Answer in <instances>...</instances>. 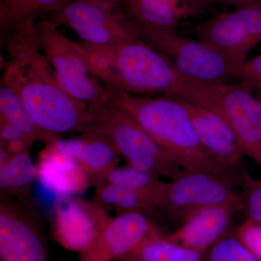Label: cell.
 <instances>
[{
  "label": "cell",
  "instance_id": "obj_34",
  "mask_svg": "<svg viewBox=\"0 0 261 261\" xmlns=\"http://www.w3.org/2000/svg\"><path fill=\"white\" fill-rule=\"evenodd\" d=\"M68 261H70V260H68Z\"/></svg>",
  "mask_w": 261,
  "mask_h": 261
},
{
  "label": "cell",
  "instance_id": "obj_6",
  "mask_svg": "<svg viewBox=\"0 0 261 261\" xmlns=\"http://www.w3.org/2000/svg\"><path fill=\"white\" fill-rule=\"evenodd\" d=\"M93 132L111 140L128 166L136 170L171 179L183 170L138 123L112 106Z\"/></svg>",
  "mask_w": 261,
  "mask_h": 261
},
{
  "label": "cell",
  "instance_id": "obj_12",
  "mask_svg": "<svg viewBox=\"0 0 261 261\" xmlns=\"http://www.w3.org/2000/svg\"><path fill=\"white\" fill-rule=\"evenodd\" d=\"M142 41L167 31L177 30L182 20L207 11L205 0H116Z\"/></svg>",
  "mask_w": 261,
  "mask_h": 261
},
{
  "label": "cell",
  "instance_id": "obj_17",
  "mask_svg": "<svg viewBox=\"0 0 261 261\" xmlns=\"http://www.w3.org/2000/svg\"><path fill=\"white\" fill-rule=\"evenodd\" d=\"M50 145L76 160L89 175L94 187L107 181L108 174L121 159L111 140L97 132L73 138H59Z\"/></svg>",
  "mask_w": 261,
  "mask_h": 261
},
{
  "label": "cell",
  "instance_id": "obj_4",
  "mask_svg": "<svg viewBox=\"0 0 261 261\" xmlns=\"http://www.w3.org/2000/svg\"><path fill=\"white\" fill-rule=\"evenodd\" d=\"M39 47L50 63L60 87L83 102L99 119L109 113L106 89L73 46V41L42 17L36 22Z\"/></svg>",
  "mask_w": 261,
  "mask_h": 261
},
{
  "label": "cell",
  "instance_id": "obj_16",
  "mask_svg": "<svg viewBox=\"0 0 261 261\" xmlns=\"http://www.w3.org/2000/svg\"><path fill=\"white\" fill-rule=\"evenodd\" d=\"M241 196L237 200L201 209L187 216L168 235L176 243L205 255L227 231L233 216L242 209Z\"/></svg>",
  "mask_w": 261,
  "mask_h": 261
},
{
  "label": "cell",
  "instance_id": "obj_2",
  "mask_svg": "<svg viewBox=\"0 0 261 261\" xmlns=\"http://www.w3.org/2000/svg\"><path fill=\"white\" fill-rule=\"evenodd\" d=\"M89 71L105 87L135 95L161 94L215 109L221 84L192 80L139 38L110 45L73 42Z\"/></svg>",
  "mask_w": 261,
  "mask_h": 261
},
{
  "label": "cell",
  "instance_id": "obj_1",
  "mask_svg": "<svg viewBox=\"0 0 261 261\" xmlns=\"http://www.w3.org/2000/svg\"><path fill=\"white\" fill-rule=\"evenodd\" d=\"M36 22L20 24L1 42L9 58L3 65L2 83L16 92L42 129L58 136L93 132L100 119L85 103L58 85L50 63L39 47Z\"/></svg>",
  "mask_w": 261,
  "mask_h": 261
},
{
  "label": "cell",
  "instance_id": "obj_29",
  "mask_svg": "<svg viewBox=\"0 0 261 261\" xmlns=\"http://www.w3.org/2000/svg\"><path fill=\"white\" fill-rule=\"evenodd\" d=\"M0 137L1 142H8L20 140H32L28 136L24 135L18 128L14 126L13 123L0 117ZM35 142V141H34Z\"/></svg>",
  "mask_w": 261,
  "mask_h": 261
},
{
  "label": "cell",
  "instance_id": "obj_20",
  "mask_svg": "<svg viewBox=\"0 0 261 261\" xmlns=\"http://www.w3.org/2000/svg\"><path fill=\"white\" fill-rule=\"evenodd\" d=\"M204 256V254L176 243L161 231L117 261H202Z\"/></svg>",
  "mask_w": 261,
  "mask_h": 261
},
{
  "label": "cell",
  "instance_id": "obj_22",
  "mask_svg": "<svg viewBox=\"0 0 261 261\" xmlns=\"http://www.w3.org/2000/svg\"><path fill=\"white\" fill-rule=\"evenodd\" d=\"M68 0H0V42L20 24L37 21Z\"/></svg>",
  "mask_w": 261,
  "mask_h": 261
},
{
  "label": "cell",
  "instance_id": "obj_9",
  "mask_svg": "<svg viewBox=\"0 0 261 261\" xmlns=\"http://www.w3.org/2000/svg\"><path fill=\"white\" fill-rule=\"evenodd\" d=\"M0 260L50 261L36 206L0 198Z\"/></svg>",
  "mask_w": 261,
  "mask_h": 261
},
{
  "label": "cell",
  "instance_id": "obj_8",
  "mask_svg": "<svg viewBox=\"0 0 261 261\" xmlns=\"http://www.w3.org/2000/svg\"><path fill=\"white\" fill-rule=\"evenodd\" d=\"M192 29L197 39L214 47L238 69L261 42V6L236 8Z\"/></svg>",
  "mask_w": 261,
  "mask_h": 261
},
{
  "label": "cell",
  "instance_id": "obj_3",
  "mask_svg": "<svg viewBox=\"0 0 261 261\" xmlns=\"http://www.w3.org/2000/svg\"><path fill=\"white\" fill-rule=\"evenodd\" d=\"M105 89L108 106L138 123L181 169L214 175L233 186L243 181V178L225 168L206 150L181 99L135 95L108 87Z\"/></svg>",
  "mask_w": 261,
  "mask_h": 261
},
{
  "label": "cell",
  "instance_id": "obj_18",
  "mask_svg": "<svg viewBox=\"0 0 261 261\" xmlns=\"http://www.w3.org/2000/svg\"><path fill=\"white\" fill-rule=\"evenodd\" d=\"M36 166L38 179L61 197L80 196L92 186L89 175L78 161L51 145L39 152Z\"/></svg>",
  "mask_w": 261,
  "mask_h": 261
},
{
  "label": "cell",
  "instance_id": "obj_33",
  "mask_svg": "<svg viewBox=\"0 0 261 261\" xmlns=\"http://www.w3.org/2000/svg\"><path fill=\"white\" fill-rule=\"evenodd\" d=\"M113 1H114V2H115V3H116V0H113Z\"/></svg>",
  "mask_w": 261,
  "mask_h": 261
},
{
  "label": "cell",
  "instance_id": "obj_31",
  "mask_svg": "<svg viewBox=\"0 0 261 261\" xmlns=\"http://www.w3.org/2000/svg\"><path fill=\"white\" fill-rule=\"evenodd\" d=\"M241 6L243 7H252V6H261V0H240Z\"/></svg>",
  "mask_w": 261,
  "mask_h": 261
},
{
  "label": "cell",
  "instance_id": "obj_7",
  "mask_svg": "<svg viewBox=\"0 0 261 261\" xmlns=\"http://www.w3.org/2000/svg\"><path fill=\"white\" fill-rule=\"evenodd\" d=\"M166 57L182 75L214 84L234 80L238 68L214 47L177 30L158 33L144 41Z\"/></svg>",
  "mask_w": 261,
  "mask_h": 261
},
{
  "label": "cell",
  "instance_id": "obj_19",
  "mask_svg": "<svg viewBox=\"0 0 261 261\" xmlns=\"http://www.w3.org/2000/svg\"><path fill=\"white\" fill-rule=\"evenodd\" d=\"M37 178L36 164L29 152L12 154L0 162V194L29 206H36L32 187Z\"/></svg>",
  "mask_w": 261,
  "mask_h": 261
},
{
  "label": "cell",
  "instance_id": "obj_32",
  "mask_svg": "<svg viewBox=\"0 0 261 261\" xmlns=\"http://www.w3.org/2000/svg\"><path fill=\"white\" fill-rule=\"evenodd\" d=\"M257 98H258V99H260V102H261V94H260V96H259V97H257Z\"/></svg>",
  "mask_w": 261,
  "mask_h": 261
},
{
  "label": "cell",
  "instance_id": "obj_11",
  "mask_svg": "<svg viewBox=\"0 0 261 261\" xmlns=\"http://www.w3.org/2000/svg\"><path fill=\"white\" fill-rule=\"evenodd\" d=\"M171 180L160 213L170 219L182 221L196 211L240 197L233 185L208 173L182 170Z\"/></svg>",
  "mask_w": 261,
  "mask_h": 261
},
{
  "label": "cell",
  "instance_id": "obj_23",
  "mask_svg": "<svg viewBox=\"0 0 261 261\" xmlns=\"http://www.w3.org/2000/svg\"><path fill=\"white\" fill-rule=\"evenodd\" d=\"M0 115L10 123L35 142H41L45 145L53 143L58 135L42 129L33 121L21 99L11 87L4 83L0 85Z\"/></svg>",
  "mask_w": 261,
  "mask_h": 261
},
{
  "label": "cell",
  "instance_id": "obj_21",
  "mask_svg": "<svg viewBox=\"0 0 261 261\" xmlns=\"http://www.w3.org/2000/svg\"><path fill=\"white\" fill-rule=\"evenodd\" d=\"M108 183L113 184L137 192L148 201L161 215L168 182L163 181L160 178L126 166L113 168L107 177Z\"/></svg>",
  "mask_w": 261,
  "mask_h": 261
},
{
  "label": "cell",
  "instance_id": "obj_24",
  "mask_svg": "<svg viewBox=\"0 0 261 261\" xmlns=\"http://www.w3.org/2000/svg\"><path fill=\"white\" fill-rule=\"evenodd\" d=\"M94 189L92 200L108 212L111 210L116 211L117 214L139 212L151 218L159 216V211L137 192L108 182L98 185Z\"/></svg>",
  "mask_w": 261,
  "mask_h": 261
},
{
  "label": "cell",
  "instance_id": "obj_26",
  "mask_svg": "<svg viewBox=\"0 0 261 261\" xmlns=\"http://www.w3.org/2000/svg\"><path fill=\"white\" fill-rule=\"evenodd\" d=\"M242 205L247 221L261 224V180H254L250 176L244 178Z\"/></svg>",
  "mask_w": 261,
  "mask_h": 261
},
{
  "label": "cell",
  "instance_id": "obj_27",
  "mask_svg": "<svg viewBox=\"0 0 261 261\" xmlns=\"http://www.w3.org/2000/svg\"><path fill=\"white\" fill-rule=\"evenodd\" d=\"M238 85L249 92H261V54L246 61L238 68L235 75Z\"/></svg>",
  "mask_w": 261,
  "mask_h": 261
},
{
  "label": "cell",
  "instance_id": "obj_15",
  "mask_svg": "<svg viewBox=\"0 0 261 261\" xmlns=\"http://www.w3.org/2000/svg\"><path fill=\"white\" fill-rule=\"evenodd\" d=\"M191 117L202 145L218 162L240 177L242 163L247 155L234 132L216 113L207 108L180 99Z\"/></svg>",
  "mask_w": 261,
  "mask_h": 261
},
{
  "label": "cell",
  "instance_id": "obj_14",
  "mask_svg": "<svg viewBox=\"0 0 261 261\" xmlns=\"http://www.w3.org/2000/svg\"><path fill=\"white\" fill-rule=\"evenodd\" d=\"M216 114L224 118L245 153L261 166V102L238 84H225Z\"/></svg>",
  "mask_w": 261,
  "mask_h": 261
},
{
  "label": "cell",
  "instance_id": "obj_28",
  "mask_svg": "<svg viewBox=\"0 0 261 261\" xmlns=\"http://www.w3.org/2000/svg\"><path fill=\"white\" fill-rule=\"evenodd\" d=\"M234 234L254 257L261 261V224L245 220L237 228Z\"/></svg>",
  "mask_w": 261,
  "mask_h": 261
},
{
  "label": "cell",
  "instance_id": "obj_10",
  "mask_svg": "<svg viewBox=\"0 0 261 261\" xmlns=\"http://www.w3.org/2000/svg\"><path fill=\"white\" fill-rule=\"evenodd\" d=\"M111 219L109 212L92 199L61 197L51 211V236L65 250L82 253L93 245Z\"/></svg>",
  "mask_w": 261,
  "mask_h": 261
},
{
  "label": "cell",
  "instance_id": "obj_30",
  "mask_svg": "<svg viewBox=\"0 0 261 261\" xmlns=\"http://www.w3.org/2000/svg\"><path fill=\"white\" fill-rule=\"evenodd\" d=\"M209 5L221 4L231 5L236 7V8H240L241 3L240 0H205Z\"/></svg>",
  "mask_w": 261,
  "mask_h": 261
},
{
  "label": "cell",
  "instance_id": "obj_25",
  "mask_svg": "<svg viewBox=\"0 0 261 261\" xmlns=\"http://www.w3.org/2000/svg\"><path fill=\"white\" fill-rule=\"evenodd\" d=\"M202 261H258L237 238L225 236L211 247Z\"/></svg>",
  "mask_w": 261,
  "mask_h": 261
},
{
  "label": "cell",
  "instance_id": "obj_13",
  "mask_svg": "<svg viewBox=\"0 0 261 261\" xmlns=\"http://www.w3.org/2000/svg\"><path fill=\"white\" fill-rule=\"evenodd\" d=\"M161 230L150 216L139 212L111 217L88 250L79 254V261H117L144 240Z\"/></svg>",
  "mask_w": 261,
  "mask_h": 261
},
{
  "label": "cell",
  "instance_id": "obj_5",
  "mask_svg": "<svg viewBox=\"0 0 261 261\" xmlns=\"http://www.w3.org/2000/svg\"><path fill=\"white\" fill-rule=\"evenodd\" d=\"M44 18L58 28L71 29L89 44L110 45L139 38L113 0H68Z\"/></svg>",
  "mask_w": 261,
  "mask_h": 261
}]
</instances>
